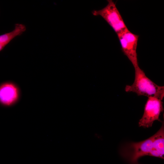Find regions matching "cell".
<instances>
[{
  "label": "cell",
  "mask_w": 164,
  "mask_h": 164,
  "mask_svg": "<svg viewBox=\"0 0 164 164\" xmlns=\"http://www.w3.org/2000/svg\"><path fill=\"white\" fill-rule=\"evenodd\" d=\"M162 100L154 97H148L144 112L138 125L145 128L151 127L155 120L160 121L159 116L163 111Z\"/></svg>",
  "instance_id": "4"
},
{
  "label": "cell",
  "mask_w": 164,
  "mask_h": 164,
  "mask_svg": "<svg viewBox=\"0 0 164 164\" xmlns=\"http://www.w3.org/2000/svg\"><path fill=\"white\" fill-rule=\"evenodd\" d=\"M122 51L131 62L134 68L138 66L137 53L139 36L129 30L118 36Z\"/></svg>",
  "instance_id": "5"
},
{
  "label": "cell",
  "mask_w": 164,
  "mask_h": 164,
  "mask_svg": "<svg viewBox=\"0 0 164 164\" xmlns=\"http://www.w3.org/2000/svg\"><path fill=\"white\" fill-rule=\"evenodd\" d=\"M153 136V147L164 158V126L162 124L160 128Z\"/></svg>",
  "instance_id": "8"
},
{
  "label": "cell",
  "mask_w": 164,
  "mask_h": 164,
  "mask_svg": "<svg viewBox=\"0 0 164 164\" xmlns=\"http://www.w3.org/2000/svg\"><path fill=\"white\" fill-rule=\"evenodd\" d=\"M107 5L103 8L94 10L92 13L94 16H100L103 18L118 36L128 29L114 2L108 0Z\"/></svg>",
  "instance_id": "3"
},
{
  "label": "cell",
  "mask_w": 164,
  "mask_h": 164,
  "mask_svg": "<svg viewBox=\"0 0 164 164\" xmlns=\"http://www.w3.org/2000/svg\"><path fill=\"white\" fill-rule=\"evenodd\" d=\"M153 142L152 136L140 142L125 143L120 148V154L131 164H138V159L146 155L161 158V155L154 150Z\"/></svg>",
  "instance_id": "2"
},
{
  "label": "cell",
  "mask_w": 164,
  "mask_h": 164,
  "mask_svg": "<svg viewBox=\"0 0 164 164\" xmlns=\"http://www.w3.org/2000/svg\"><path fill=\"white\" fill-rule=\"evenodd\" d=\"M135 78L132 85H127L126 92H133L138 96L154 97L162 100L164 97V87L157 85L145 75L139 66L135 68Z\"/></svg>",
  "instance_id": "1"
},
{
  "label": "cell",
  "mask_w": 164,
  "mask_h": 164,
  "mask_svg": "<svg viewBox=\"0 0 164 164\" xmlns=\"http://www.w3.org/2000/svg\"><path fill=\"white\" fill-rule=\"evenodd\" d=\"M26 26L22 24L16 23L12 31L0 35V51L2 50L11 41L20 36L26 31Z\"/></svg>",
  "instance_id": "7"
},
{
  "label": "cell",
  "mask_w": 164,
  "mask_h": 164,
  "mask_svg": "<svg viewBox=\"0 0 164 164\" xmlns=\"http://www.w3.org/2000/svg\"><path fill=\"white\" fill-rule=\"evenodd\" d=\"M21 89L15 82L8 81L0 84V105L6 107L14 106L19 101Z\"/></svg>",
  "instance_id": "6"
}]
</instances>
